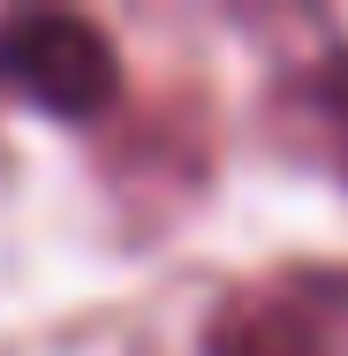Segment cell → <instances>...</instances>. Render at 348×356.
I'll list each match as a JSON object with an SVG mask.
<instances>
[{
	"label": "cell",
	"mask_w": 348,
	"mask_h": 356,
	"mask_svg": "<svg viewBox=\"0 0 348 356\" xmlns=\"http://www.w3.org/2000/svg\"><path fill=\"white\" fill-rule=\"evenodd\" d=\"M295 114L310 122V144H318V159H333L348 175V38L333 54H318L310 76H303V91H295Z\"/></svg>",
	"instance_id": "4"
},
{
	"label": "cell",
	"mask_w": 348,
	"mask_h": 356,
	"mask_svg": "<svg viewBox=\"0 0 348 356\" xmlns=\"http://www.w3.org/2000/svg\"><path fill=\"white\" fill-rule=\"evenodd\" d=\"M212 167V144L197 129V114H182V106H159V114H144V129H129V144L106 159V175H114V190L137 205V220H167L174 205H190L197 197V182H205Z\"/></svg>",
	"instance_id": "3"
},
{
	"label": "cell",
	"mask_w": 348,
	"mask_h": 356,
	"mask_svg": "<svg viewBox=\"0 0 348 356\" xmlns=\"http://www.w3.org/2000/svg\"><path fill=\"white\" fill-rule=\"evenodd\" d=\"M205 356H348V266L288 258L235 281L205 318Z\"/></svg>",
	"instance_id": "1"
},
{
	"label": "cell",
	"mask_w": 348,
	"mask_h": 356,
	"mask_svg": "<svg viewBox=\"0 0 348 356\" xmlns=\"http://www.w3.org/2000/svg\"><path fill=\"white\" fill-rule=\"evenodd\" d=\"M0 91L53 114V122H106L122 99V54L106 23L76 8H8L0 15Z\"/></svg>",
	"instance_id": "2"
}]
</instances>
